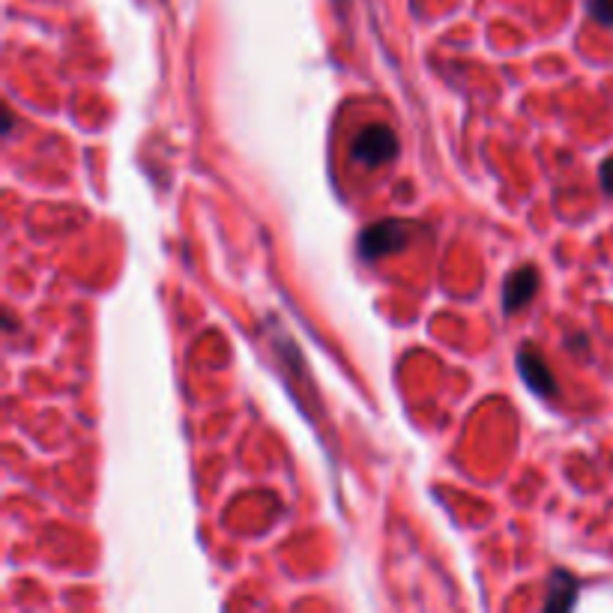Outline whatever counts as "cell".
I'll return each mask as SVG.
<instances>
[{"instance_id":"cell-1","label":"cell","mask_w":613,"mask_h":613,"mask_svg":"<svg viewBox=\"0 0 613 613\" xmlns=\"http://www.w3.org/2000/svg\"><path fill=\"white\" fill-rule=\"evenodd\" d=\"M350 156L365 168H380V165L392 162L398 156V138L383 123H368L350 141Z\"/></svg>"},{"instance_id":"cell-2","label":"cell","mask_w":613,"mask_h":613,"mask_svg":"<svg viewBox=\"0 0 613 613\" xmlns=\"http://www.w3.org/2000/svg\"><path fill=\"white\" fill-rule=\"evenodd\" d=\"M407 239H410L407 221H401V219L377 221V225H371L365 234L359 237V255L365 257V261H377V257H383V255L401 252L407 246Z\"/></svg>"},{"instance_id":"cell-3","label":"cell","mask_w":613,"mask_h":613,"mask_svg":"<svg viewBox=\"0 0 613 613\" xmlns=\"http://www.w3.org/2000/svg\"><path fill=\"white\" fill-rule=\"evenodd\" d=\"M515 362H518V371H521L524 383L533 389L536 395H542V398L560 395V386H556L551 368H547V362L538 356L533 347H521V350H518V359Z\"/></svg>"},{"instance_id":"cell-4","label":"cell","mask_w":613,"mask_h":613,"mask_svg":"<svg viewBox=\"0 0 613 613\" xmlns=\"http://www.w3.org/2000/svg\"><path fill=\"white\" fill-rule=\"evenodd\" d=\"M538 291V269L536 266H518L512 275L506 278V287H503V309L509 314L521 311L529 305V300L536 296Z\"/></svg>"},{"instance_id":"cell-5","label":"cell","mask_w":613,"mask_h":613,"mask_svg":"<svg viewBox=\"0 0 613 613\" xmlns=\"http://www.w3.org/2000/svg\"><path fill=\"white\" fill-rule=\"evenodd\" d=\"M574 601H578V581H574V574H569L565 569H556L551 574V581H547L545 608L547 610H565V608H572Z\"/></svg>"},{"instance_id":"cell-6","label":"cell","mask_w":613,"mask_h":613,"mask_svg":"<svg viewBox=\"0 0 613 613\" xmlns=\"http://www.w3.org/2000/svg\"><path fill=\"white\" fill-rule=\"evenodd\" d=\"M587 9L599 24H613V0H587Z\"/></svg>"},{"instance_id":"cell-7","label":"cell","mask_w":613,"mask_h":613,"mask_svg":"<svg viewBox=\"0 0 613 613\" xmlns=\"http://www.w3.org/2000/svg\"><path fill=\"white\" fill-rule=\"evenodd\" d=\"M599 180H601V189H605L608 194H613V156L605 159V165L599 168Z\"/></svg>"},{"instance_id":"cell-8","label":"cell","mask_w":613,"mask_h":613,"mask_svg":"<svg viewBox=\"0 0 613 613\" xmlns=\"http://www.w3.org/2000/svg\"><path fill=\"white\" fill-rule=\"evenodd\" d=\"M338 4H345V0H338Z\"/></svg>"}]
</instances>
